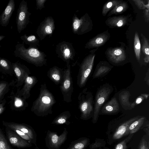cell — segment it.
<instances>
[{
    "instance_id": "6da1fadb",
    "label": "cell",
    "mask_w": 149,
    "mask_h": 149,
    "mask_svg": "<svg viewBox=\"0 0 149 149\" xmlns=\"http://www.w3.org/2000/svg\"><path fill=\"white\" fill-rule=\"evenodd\" d=\"M56 102L54 96L44 83L40 86L39 95L33 102L31 111L38 116L43 117L52 114V107Z\"/></svg>"
},
{
    "instance_id": "7a4b0ae2",
    "label": "cell",
    "mask_w": 149,
    "mask_h": 149,
    "mask_svg": "<svg viewBox=\"0 0 149 149\" xmlns=\"http://www.w3.org/2000/svg\"><path fill=\"white\" fill-rule=\"evenodd\" d=\"M14 54L16 57L19 58L36 67H41L47 63L46 55L37 47H29L26 48L24 43L18 42L15 46Z\"/></svg>"
},
{
    "instance_id": "3957f363",
    "label": "cell",
    "mask_w": 149,
    "mask_h": 149,
    "mask_svg": "<svg viewBox=\"0 0 149 149\" xmlns=\"http://www.w3.org/2000/svg\"><path fill=\"white\" fill-rule=\"evenodd\" d=\"M85 88L79 94V109L81 114L80 118L87 120L93 117L94 105L93 96L91 92L88 91Z\"/></svg>"
},
{
    "instance_id": "277c9868",
    "label": "cell",
    "mask_w": 149,
    "mask_h": 149,
    "mask_svg": "<svg viewBox=\"0 0 149 149\" xmlns=\"http://www.w3.org/2000/svg\"><path fill=\"white\" fill-rule=\"evenodd\" d=\"M95 52L90 51L91 53L85 57L80 65L77 76V84L80 88L85 86L92 71L95 56Z\"/></svg>"
},
{
    "instance_id": "5b68a950",
    "label": "cell",
    "mask_w": 149,
    "mask_h": 149,
    "mask_svg": "<svg viewBox=\"0 0 149 149\" xmlns=\"http://www.w3.org/2000/svg\"><path fill=\"white\" fill-rule=\"evenodd\" d=\"M113 89L111 86L104 85L97 91L94 101V110L93 116V121L96 123L98 120L100 109L105 102L108 99Z\"/></svg>"
},
{
    "instance_id": "8992f818",
    "label": "cell",
    "mask_w": 149,
    "mask_h": 149,
    "mask_svg": "<svg viewBox=\"0 0 149 149\" xmlns=\"http://www.w3.org/2000/svg\"><path fill=\"white\" fill-rule=\"evenodd\" d=\"M92 21L87 13L79 19L74 14L72 18V29L73 33L82 35L91 31L93 28Z\"/></svg>"
},
{
    "instance_id": "52a82bcc",
    "label": "cell",
    "mask_w": 149,
    "mask_h": 149,
    "mask_svg": "<svg viewBox=\"0 0 149 149\" xmlns=\"http://www.w3.org/2000/svg\"><path fill=\"white\" fill-rule=\"evenodd\" d=\"M64 70L63 79L60 86L64 101L69 103L72 101V96L73 92L72 78L71 76L70 65L67 66Z\"/></svg>"
},
{
    "instance_id": "ba28073f",
    "label": "cell",
    "mask_w": 149,
    "mask_h": 149,
    "mask_svg": "<svg viewBox=\"0 0 149 149\" xmlns=\"http://www.w3.org/2000/svg\"><path fill=\"white\" fill-rule=\"evenodd\" d=\"M31 13L28 11L26 1L22 0L20 3L17 10L16 22L17 30L20 33L29 22V17Z\"/></svg>"
},
{
    "instance_id": "9c48e42d",
    "label": "cell",
    "mask_w": 149,
    "mask_h": 149,
    "mask_svg": "<svg viewBox=\"0 0 149 149\" xmlns=\"http://www.w3.org/2000/svg\"><path fill=\"white\" fill-rule=\"evenodd\" d=\"M68 133L65 128L59 135L56 132L48 130L45 139L46 147L49 149H60L66 140Z\"/></svg>"
},
{
    "instance_id": "30bf717a",
    "label": "cell",
    "mask_w": 149,
    "mask_h": 149,
    "mask_svg": "<svg viewBox=\"0 0 149 149\" xmlns=\"http://www.w3.org/2000/svg\"><path fill=\"white\" fill-rule=\"evenodd\" d=\"M56 52L57 56L69 65L71 61L74 60L75 55L74 49L72 44L68 42L63 41L56 45Z\"/></svg>"
},
{
    "instance_id": "8fae6325",
    "label": "cell",
    "mask_w": 149,
    "mask_h": 149,
    "mask_svg": "<svg viewBox=\"0 0 149 149\" xmlns=\"http://www.w3.org/2000/svg\"><path fill=\"white\" fill-rule=\"evenodd\" d=\"M55 29L54 19L52 16H48L40 23L36 32L40 40H42L47 36L51 37Z\"/></svg>"
},
{
    "instance_id": "7c38bea8",
    "label": "cell",
    "mask_w": 149,
    "mask_h": 149,
    "mask_svg": "<svg viewBox=\"0 0 149 149\" xmlns=\"http://www.w3.org/2000/svg\"><path fill=\"white\" fill-rule=\"evenodd\" d=\"M3 125L10 129L18 130L28 135L32 141V143L34 144L38 148L37 144V134L34 129L30 126L25 124H20L13 122L3 121Z\"/></svg>"
},
{
    "instance_id": "4fadbf2b",
    "label": "cell",
    "mask_w": 149,
    "mask_h": 149,
    "mask_svg": "<svg viewBox=\"0 0 149 149\" xmlns=\"http://www.w3.org/2000/svg\"><path fill=\"white\" fill-rule=\"evenodd\" d=\"M12 65L17 78L16 84L15 86L18 87L24 83L26 78L31 74L29 68L25 65L18 62L13 63Z\"/></svg>"
},
{
    "instance_id": "5bb4252c",
    "label": "cell",
    "mask_w": 149,
    "mask_h": 149,
    "mask_svg": "<svg viewBox=\"0 0 149 149\" xmlns=\"http://www.w3.org/2000/svg\"><path fill=\"white\" fill-rule=\"evenodd\" d=\"M105 53L107 58L115 63L123 61L126 57L124 49L121 47L109 48L107 49Z\"/></svg>"
},
{
    "instance_id": "9a60e30c",
    "label": "cell",
    "mask_w": 149,
    "mask_h": 149,
    "mask_svg": "<svg viewBox=\"0 0 149 149\" xmlns=\"http://www.w3.org/2000/svg\"><path fill=\"white\" fill-rule=\"evenodd\" d=\"M6 127L8 139L10 144L13 146L20 148L29 147L32 146V143L21 137L15 132H14L11 129Z\"/></svg>"
},
{
    "instance_id": "2e32d148",
    "label": "cell",
    "mask_w": 149,
    "mask_h": 149,
    "mask_svg": "<svg viewBox=\"0 0 149 149\" xmlns=\"http://www.w3.org/2000/svg\"><path fill=\"white\" fill-rule=\"evenodd\" d=\"M110 37V33L107 30L90 39L86 44L85 48L90 49L100 47L104 45Z\"/></svg>"
},
{
    "instance_id": "e0dca14e",
    "label": "cell",
    "mask_w": 149,
    "mask_h": 149,
    "mask_svg": "<svg viewBox=\"0 0 149 149\" xmlns=\"http://www.w3.org/2000/svg\"><path fill=\"white\" fill-rule=\"evenodd\" d=\"M10 99L9 102L10 107L13 110L22 111L25 109L28 106V104L22 97L19 96L17 93L11 92L9 96Z\"/></svg>"
},
{
    "instance_id": "ac0fdd59",
    "label": "cell",
    "mask_w": 149,
    "mask_h": 149,
    "mask_svg": "<svg viewBox=\"0 0 149 149\" xmlns=\"http://www.w3.org/2000/svg\"><path fill=\"white\" fill-rule=\"evenodd\" d=\"M38 81V80L35 76H29L25 80L23 88L20 90H18L16 93L25 100L28 99L30 96V91Z\"/></svg>"
},
{
    "instance_id": "d6986e66",
    "label": "cell",
    "mask_w": 149,
    "mask_h": 149,
    "mask_svg": "<svg viewBox=\"0 0 149 149\" xmlns=\"http://www.w3.org/2000/svg\"><path fill=\"white\" fill-rule=\"evenodd\" d=\"M130 19V16L129 15L109 17L106 20L105 23L111 28L121 27L129 23Z\"/></svg>"
},
{
    "instance_id": "ffe728a7",
    "label": "cell",
    "mask_w": 149,
    "mask_h": 149,
    "mask_svg": "<svg viewBox=\"0 0 149 149\" xmlns=\"http://www.w3.org/2000/svg\"><path fill=\"white\" fill-rule=\"evenodd\" d=\"M15 8L14 0H10L5 9L0 15V24L2 26L6 27L8 25Z\"/></svg>"
},
{
    "instance_id": "44dd1931",
    "label": "cell",
    "mask_w": 149,
    "mask_h": 149,
    "mask_svg": "<svg viewBox=\"0 0 149 149\" xmlns=\"http://www.w3.org/2000/svg\"><path fill=\"white\" fill-rule=\"evenodd\" d=\"M64 70L56 66H54L50 68L47 73L49 79L55 84L58 85L62 82Z\"/></svg>"
},
{
    "instance_id": "7402d4cb",
    "label": "cell",
    "mask_w": 149,
    "mask_h": 149,
    "mask_svg": "<svg viewBox=\"0 0 149 149\" xmlns=\"http://www.w3.org/2000/svg\"><path fill=\"white\" fill-rule=\"evenodd\" d=\"M139 118L138 116L132 118L122 124L118 127L113 135V138L117 139L128 134V130L130 125Z\"/></svg>"
},
{
    "instance_id": "603a6c76",
    "label": "cell",
    "mask_w": 149,
    "mask_h": 149,
    "mask_svg": "<svg viewBox=\"0 0 149 149\" xmlns=\"http://www.w3.org/2000/svg\"><path fill=\"white\" fill-rule=\"evenodd\" d=\"M119 104L115 97H114L105 104L103 107L101 112L104 114H112L119 111Z\"/></svg>"
},
{
    "instance_id": "cb8c5ba5",
    "label": "cell",
    "mask_w": 149,
    "mask_h": 149,
    "mask_svg": "<svg viewBox=\"0 0 149 149\" xmlns=\"http://www.w3.org/2000/svg\"><path fill=\"white\" fill-rule=\"evenodd\" d=\"M105 62H100L97 65L93 75V78H96L108 72L111 69L112 66Z\"/></svg>"
},
{
    "instance_id": "d4e9b609",
    "label": "cell",
    "mask_w": 149,
    "mask_h": 149,
    "mask_svg": "<svg viewBox=\"0 0 149 149\" xmlns=\"http://www.w3.org/2000/svg\"><path fill=\"white\" fill-rule=\"evenodd\" d=\"M12 63L7 59L0 57V71L5 74L12 75L14 72Z\"/></svg>"
},
{
    "instance_id": "484cf974",
    "label": "cell",
    "mask_w": 149,
    "mask_h": 149,
    "mask_svg": "<svg viewBox=\"0 0 149 149\" xmlns=\"http://www.w3.org/2000/svg\"><path fill=\"white\" fill-rule=\"evenodd\" d=\"M71 116L70 113L69 111H65L57 116L54 119L51 124L56 125L64 124L69 125L70 123L68 120Z\"/></svg>"
},
{
    "instance_id": "4316f807",
    "label": "cell",
    "mask_w": 149,
    "mask_h": 149,
    "mask_svg": "<svg viewBox=\"0 0 149 149\" xmlns=\"http://www.w3.org/2000/svg\"><path fill=\"white\" fill-rule=\"evenodd\" d=\"M89 143V140L81 137L72 141L66 149H85Z\"/></svg>"
},
{
    "instance_id": "83f0119b",
    "label": "cell",
    "mask_w": 149,
    "mask_h": 149,
    "mask_svg": "<svg viewBox=\"0 0 149 149\" xmlns=\"http://www.w3.org/2000/svg\"><path fill=\"white\" fill-rule=\"evenodd\" d=\"M20 38L24 43L29 45V47H37L39 45V41L34 35L27 36L25 34L21 36Z\"/></svg>"
},
{
    "instance_id": "f1b7e54d",
    "label": "cell",
    "mask_w": 149,
    "mask_h": 149,
    "mask_svg": "<svg viewBox=\"0 0 149 149\" xmlns=\"http://www.w3.org/2000/svg\"><path fill=\"white\" fill-rule=\"evenodd\" d=\"M128 8L127 2L122 1L114 6L109 13L107 16L109 17L113 14H121L126 10Z\"/></svg>"
},
{
    "instance_id": "f546056e",
    "label": "cell",
    "mask_w": 149,
    "mask_h": 149,
    "mask_svg": "<svg viewBox=\"0 0 149 149\" xmlns=\"http://www.w3.org/2000/svg\"><path fill=\"white\" fill-rule=\"evenodd\" d=\"M145 120V118L142 117L133 122L128 128V134H132L137 132L143 124Z\"/></svg>"
},
{
    "instance_id": "4dcf8cb0",
    "label": "cell",
    "mask_w": 149,
    "mask_h": 149,
    "mask_svg": "<svg viewBox=\"0 0 149 149\" xmlns=\"http://www.w3.org/2000/svg\"><path fill=\"white\" fill-rule=\"evenodd\" d=\"M141 36L142 39L143 44L142 50L145 56L144 58V61L146 63L149 61V43L148 39L142 34Z\"/></svg>"
},
{
    "instance_id": "1f68e13d",
    "label": "cell",
    "mask_w": 149,
    "mask_h": 149,
    "mask_svg": "<svg viewBox=\"0 0 149 149\" xmlns=\"http://www.w3.org/2000/svg\"><path fill=\"white\" fill-rule=\"evenodd\" d=\"M122 1V0H111L107 2L103 6L102 11V15L103 16H105L111 9Z\"/></svg>"
},
{
    "instance_id": "d6a6232c",
    "label": "cell",
    "mask_w": 149,
    "mask_h": 149,
    "mask_svg": "<svg viewBox=\"0 0 149 149\" xmlns=\"http://www.w3.org/2000/svg\"><path fill=\"white\" fill-rule=\"evenodd\" d=\"M134 48L135 54L137 60H140L141 45L138 33H135L134 41Z\"/></svg>"
},
{
    "instance_id": "836d02e7",
    "label": "cell",
    "mask_w": 149,
    "mask_h": 149,
    "mask_svg": "<svg viewBox=\"0 0 149 149\" xmlns=\"http://www.w3.org/2000/svg\"><path fill=\"white\" fill-rule=\"evenodd\" d=\"M10 85V83L6 81L0 82V100L3 99L4 96L8 92Z\"/></svg>"
},
{
    "instance_id": "e575fe53",
    "label": "cell",
    "mask_w": 149,
    "mask_h": 149,
    "mask_svg": "<svg viewBox=\"0 0 149 149\" xmlns=\"http://www.w3.org/2000/svg\"><path fill=\"white\" fill-rule=\"evenodd\" d=\"M0 129V149H12Z\"/></svg>"
},
{
    "instance_id": "d590c367",
    "label": "cell",
    "mask_w": 149,
    "mask_h": 149,
    "mask_svg": "<svg viewBox=\"0 0 149 149\" xmlns=\"http://www.w3.org/2000/svg\"><path fill=\"white\" fill-rule=\"evenodd\" d=\"M11 129L13 131H14L15 133H17V134L21 137L23 139L29 142L32 143V141L31 139L29 136L26 134L17 129Z\"/></svg>"
},
{
    "instance_id": "8d00e7d4",
    "label": "cell",
    "mask_w": 149,
    "mask_h": 149,
    "mask_svg": "<svg viewBox=\"0 0 149 149\" xmlns=\"http://www.w3.org/2000/svg\"><path fill=\"white\" fill-rule=\"evenodd\" d=\"M139 149H149V143L146 137H143L139 146Z\"/></svg>"
},
{
    "instance_id": "74e56055",
    "label": "cell",
    "mask_w": 149,
    "mask_h": 149,
    "mask_svg": "<svg viewBox=\"0 0 149 149\" xmlns=\"http://www.w3.org/2000/svg\"><path fill=\"white\" fill-rule=\"evenodd\" d=\"M132 135L130 137L129 136L120 143L118 144L116 147L115 149H125L126 148V145L127 143L130 140Z\"/></svg>"
},
{
    "instance_id": "f35d334b",
    "label": "cell",
    "mask_w": 149,
    "mask_h": 149,
    "mask_svg": "<svg viewBox=\"0 0 149 149\" xmlns=\"http://www.w3.org/2000/svg\"><path fill=\"white\" fill-rule=\"evenodd\" d=\"M132 1L139 9L140 10H145L146 8V4L143 1L141 0H133Z\"/></svg>"
},
{
    "instance_id": "ab89813d",
    "label": "cell",
    "mask_w": 149,
    "mask_h": 149,
    "mask_svg": "<svg viewBox=\"0 0 149 149\" xmlns=\"http://www.w3.org/2000/svg\"><path fill=\"white\" fill-rule=\"evenodd\" d=\"M36 6L37 9L41 10L45 8V3L47 0H36Z\"/></svg>"
},
{
    "instance_id": "60d3db41",
    "label": "cell",
    "mask_w": 149,
    "mask_h": 149,
    "mask_svg": "<svg viewBox=\"0 0 149 149\" xmlns=\"http://www.w3.org/2000/svg\"><path fill=\"white\" fill-rule=\"evenodd\" d=\"M5 99L0 100V115L2 113L5 109V105L6 103Z\"/></svg>"
},
{
    "instance_id": "b9f144b4",
    "label": "cell",
    "mask_w": 149,
    "mask_h": 149,
    "mask_svg": "<svg viewBox=\"0 0 149 149\" xmlns=\"http://www.w3.org/2000/svg\"><path fill=\"white\" fill-rule=\"evenodd\" d=\"M144 17L146 21L148 22L149 21V9L146 8L145 9Z\"/></svg>"
},
{
    "instance_id": "7bdbcfd3",
    "label": "cell",
    "mask_w": 149,
    "mask_h": 149,
    "mask_svg": "<svg viewBox=\"0 0 149 149\" xmlns=\"http://www.w3.org/2000/svg\"><path fill=\"white\" fill-rule=\"evenodd\" d=\"M143 98L141 96L139 97L136 100V104H139L140 103Z\"/></svg>"
},
{
    "instance_id": "ee69618b",
    "label": "cell",
    "mask_w": 149,
    "mask_h": 149,
    "mask_svg": "<svg viewBox=\"0 0 149 149\" xmlns=\"http://www.w3.org/2000/svg\"><path fill=\"white\" fill-rule=\"evenodd\" d=\"M5 37V36H4L0 35V42Z\"/></svg>"
}]
</instances>
